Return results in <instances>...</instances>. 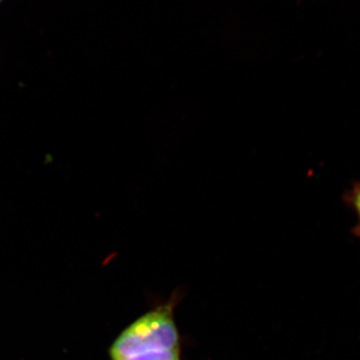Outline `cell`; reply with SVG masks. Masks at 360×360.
Here are the masks:
<instances>
[{
	"label": "cell",
	"mask_w": 360,
	"mask_h": 360,
	"mask_svg": "<svg viewBox=\"0 0 360 360\" xmlns=\"http://www.w3.org/2000/svg\"><path fill=\"white\" fill-rule=\"evenodd\" d=\"M343 202L356 217V224L352 229V233L360 238V179L354 181L343 194Z\"/></svg>",
	"instance_id": "obj_2"
},
{
	"label": "cell",
	"mask_w": 360,
	"mask_h": 360,
	"mask_svg": "<svg viewBox=\"0 0 360 360\" xmlns=\"http://www.w3.org/2000/svg\"><path fill=\"white\" fill-rule=\"evenodd\" d=\"M176 297L162 303L123 329L110 345V360L141 359L180 350V335L174 319Z\"/></svg>",
	"instance_id": "obj_1"
},
{
	"label": "cell",
	"mask_w": 360,
	"mask_h": 360,
	"mask_svg": "<svg viewBox=\"0 0 360 360\" xmlns=\"http://www.w3.org/2000/svg\"><path fill=\"white\" fill-rule=\"evenodd\" d=\"M4 0H0V4H1L2 2H4Z\"/></svg>",
	"instance_id": "obj_3"
}]
</instances>
